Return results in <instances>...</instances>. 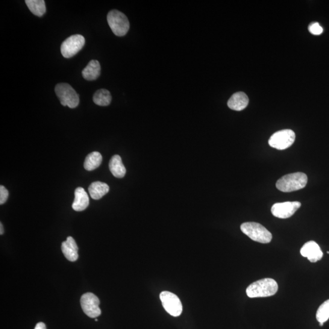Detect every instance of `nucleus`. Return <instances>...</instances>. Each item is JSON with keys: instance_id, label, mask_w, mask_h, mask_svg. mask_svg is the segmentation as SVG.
<instances>
[{"instance_id": "f257e3e1", "label": "nucleus", "mask_w": 329, "mask_h": 329, "mask_svg": "<svg viewBox=\"0 0 329 329\" xmlns=\"http://www.w3.org/2000/svg\"><path fill=\"white\" fill-rule=\"evenodd\" d=\"M278 290V285L274 279L265 278L255 282L246 289V295L250 298H265L275 295Z\"/></svg>"}, {"instance_id": "f03ea898", "label": "nucleus", "mask_w": 329, "mask_h": 329, "mask_svg": "<svg viewBox=\"0 0 329 329\" xmlns=\"http://www.w3.org/2000/svg\"><path fill=\"white\" fill-rule=\"evenodd\" d=\"M307 182V176L305 173H291L279 179L276 183V187L283 192H292L304 189L306 186Z\"/></svg>"}, {"instance_id": "7ed1b4c3", "label": "nucleus", "mask_w": 329, "mask_h": 329, "mask_svg": "<svg viewBox=\"0 0 329 329\" xmlns=\"http://www.w3.org/2000/svg\"><path fill=\"white\" fill-rule=\"evenodd\" d=\"M241 231L252 240L260 243H269L272 240V234L268 229L259 223L248 222L241 225Z\"/></svg>"}, {"instance_id": "20e7f679", "label": "nucleus", "mask_w": 329, "mask_h": 329, "mask_svg": "<svg viewBox=\"0 0 329 329\" xmlns=\"http://www.w3.org/2000/svg\"><path fill=\"white\" fill-rule=\"evenodd\" d=\"M107 20L112 31L117 36H125L130 27L129 20L125 15L117 10H113L107 14Z\"/></svg>"}, {"instance_id": "39448f33", "label": "nucleus", "mask_w": 329, "mask_h": 329, "mask_svg": "<svg viewBox=\"0 0 329 329\" xmlns=\"http://www.w3.org/2000/svg\"><path fill=\"white\" fill-rule=\"evenodd\" d=\"M55 92L61 103L64 106L74 108L79 103V97L76 90L67 83H60L56 86Z\"/></svg>"}, {"instance_id": "423d86ee", "label": "nucleus", "mask_w": 329, "mask_h": 329, "mask_svg": "<svg viewBox=\"0 0 329 329\" xmlns=\"http://www.w3.org/2000/svg\"><path fill=\"white\" fill-rule=\"evenodd\" d=\"M295 133L291 129L276 132L269 138L268 143L270 146L279 150H284L290 148L295 142Z\"/></svg>"}, {"instance_id": "0eeeda50", "label": "nucleus", "mask_w": 329, "mask_h": 329, "mask_svg": "<svg viewBox=\"0 0 329 329\" xmlns=\"http://www.w3.org/2000/svg\"><path fill=\"white\" fill-rule=\"evenodd\" d=\"M86 43L84 37L80 34L73 35L62 43L61 53L66 58L74 57L80 51Z\"/></svg>"}, {"instance_id": "6e6552de", "label": "nucleus", "mask_w": 329, "mask_h": 329, "mask_svg": "<svg viewBox=\"0 0 329 329\" xmlns=\"http://www.w3.org/2000/svg\"><path fill=\"white\" fill-rule=\"evenodd\" d=\"M160 299L164 310L170 315L177 317L181 315L183 305L175 294L166 291L160 293Z\"/></svg>"}, {"instance_id": "1a4fd4ad", "label": "nucleus", "mask_w": 329, "mask_h": 329, "mask_svg": "<svg viewBox=\"0 0 329 329\" xmlns=\"http://www.w3.org/2000/svg\"><path fill=\"white\" fill-rule=\"evenodd\" d=\"M100 301L96 296L92 293L84 294L81 298L82 310L91 318H95L101 315V310L99 308Z\"/></svg>"}, {"instance_id": "9d476101", "label": "nucleus", "mask_w": 329, "mask_h": 329, "mask_svg": "<svg viewBox=\"0 0 329 329\" xmlns=\"http://www.w3.org/2000/svg\"><path fill=\"white\" fill-rule=\"evenodd\" d=\"M301 206V202L298 201L279 202L272 205L271 213L273 215L279 218H289L292 216Z\"/></svg>"}, {"instance_id": "9b49d317", "label": "nucleus", "mask_w": 329, "mask_h": 329, "mask_svg": "<svg viewBox=\"0 0 329 329\" xmlns=\"http://www.w3.org/2000/svg\"><path fill=\"white\" fill-rule=\"evenodd\" d=\"M302 256L307 257L311 262L315 263L320 260L323 256V253L319 246L314 241H310L304 244L301 249Z\"/></svg>"}, {"instance_id": "f8f14e48", "label": "nucleus", "mask_w": 329, "mask_h": 329, "mask_svg": "<svg viewBox=\"0 0 329 329\" xmlns=\"http://www.w3.org/2000/svg\"><path fill=\"white\" fill-rule=\"evenodd\" d=\"M61 248L64 256L67 260L72 261V262L78 260V247L73 237L67 238L66 242L62 243Z\"/></svg>"}, {"instance_id": "ddd939ff", "label": "nucleus", "mask_w": 329, "mask_h": 329, "mask_svg": "<svg viewBox=\"0 0 329 329\" xmlns=\"http://www.w3.org/2000/svg\"><path fill=\"white\" fill-rule=\"evenodd\" d=\"M89 205V198L86 191L82 187H78L75 191V199L72 204L73 210L77 211L86 209Z\"/></svg>"}, {"instance_id": "4468645a", "label": "nucleus", "mask_w": 329, "mask_h": 329, "mask_svg": "<svg viewBox=\"0 0 329 329\" xmlns=\"http://www.w3.org/2000/svg\"><path fill=\"white\" fill-rule=\"evenodd\" d=\"M249 98L246 94L239 92L234 93L228 102V107L231 109L241 111L248 106Z\"/></svg>"}, {"instance_id": "2eb2a0df", "label": "nucleus", "mask_w": 329, "mask_h": 329, "mask_svg": "<svg viewBox=\"0 0 329 329\" xmlns=\"http://www.w3.org/2000/svg\"><path fill=\"white\" fill-rule=\"evenodd\" d=\"M101 66L99 62L92 60L89 62L86 68L82 72V75L87 81L96 80L100 76Z\"/></svg>"}, {"instance_id": "dca6fc26", "label": "nucleus", "mask_w": 329, "mask_h": 329, "mask_svg": "<svg viewBox=\"0 0 329 329\" xmlns=\"http://www.w3.org/2000/svg\"><path fill=\"white\" fill-rule=\"evenodd\" d=\"M109 169L115 177L122 178L126 175V170L123 163L121 157L119 155H115L109 161Z\"/></svg>"}, {"instance_id": "f3484780", "label": "nucleus", "mask_w": 329, "mask_h": 329, "mask_svg": "<svg viewBox=\"0 0 329 329\" xmlns=\"http://www.w3.org/2000/svg\"><path fill=\"white\" fill-rule=\"evenodd\" d=\"M109 191V187L107 184L101 182H94L89 187V192L91 198L95 200L100 199L102 196L106 195Z\"/></svg>"}, {"instance_id": "a211bd4d", "label": "nucleus", "mask_w": 329, "mask_h": 329, "mask_svg": "<svg viewBox=\"0 0 329 329\" xmlns=\"http://www.w3.org/2000/svg\"><path fill=\"white\" fill-rule=\"evenodd\" d=\"M102 160V155L99 152H91L85 159L84 169L87 171H93V170L98 168L100 166Z\"/></svg>"}, {"instance_id": "6ab92c4d", "label": "nucleus", "mask_w": 329, "mask_h": 329, "mask_svg": "<svg viewBox=\"0 0 329 329\" xmlns=\"http://www.w3.org/2000/svg\"><path fill=\"white\" fill-rule=\"evenodd\" d=\"M25 3L29 10L35 16L42 17L45 14V2L43 0H26Z\"/></svg>"}, {"instance_id": "aec40b11", "label": "nucleus", "mask_w": 329, "mask_h": 329, "mask_svg": "<svg viewBox=\"0 0 329 329\" xmlns=\"http://www.w3.org/2000/svg\"><path fill=\"white\" fill-rule=\"evenodd\" d=\"M93 102L100 106H107L111 104L112 96L109 91L106 89L97 90L93 97Z\"/></svg>"}, {"instance_id": "412c9836", "label": "nucleus", "mask_w": 329, "mask_h": 329, "mask_svg": "<svg viewBox=\"0 0 329 329\" xmlns=\"http://www.w3.org/2000/svg\"><path fill=\"white\" fill-rule=\"evenodd\" d=\"M316 317L319 322L324 323L329 319V299L320 305Z\"/></svg>"}, {"instance_id": "4be33fe9", "label": "nucleus", "mask_w": 329, "mask_h": 329, "mask_svg": "<svg viewBox=\"0 0 329 329\" xmlns=\"http://www.w3.org/2000/svg\"><path fill=\"white\" fill-rule=\"evenodd\" d=\"M308 30L313 35H320L322 33L323 29L318 22L311 23L308 26Z\"/></svg>"}, {"instance_id": "5701e85b", "label": "nucleus", "mask_w": 329, "mask_h": 329, "mask_svg": "<svg viewBox=\"0 0 329 329\" xmlns=\"http://www.w3.org/2000/svg\"><path fill=\"white\" fill-rule=\"evenodd\" d=\"M8 196L9 192L5 187L4 186H0V204H4L7 202Z\"/></svg>"}, {"instance_id": "b1692460", "label": "nucleus", "mask_w": 329, "mask_h": 329, "mask_svg": "<svg viewBox=\"0 0 329 329\" xmlns=\"http://www.w3.org/2000/svg\"><path fill=\"white\" fill-rule=\"evenodd\" d=\"M34 329H46V325L43 322L37 323Z\"/></svg>"}, {"instance_id": "393cba45", "label": "nucleus", "mask_w": 329, "mask_h": 329, "mask_svg": "<svg viewBox=\"0 0 329 329\" xmlns=\"http://www.w3.org/2000/svg\"><path fill=\"white\" fill-rule=\"evenodd\" d=\"M0 234L3 235L4 234V226H3L2 223H0Z\"/></svg>"}, {"instance_id": "a878e982", "label": "nucleus", "mask_w": 329, "mask_h": 329, "mask_svg": "<svg viewBox=\"0 0 329 329\" xmlns=\"http://www.w3.org/2000/svg\"><path fill=\"white\" fill-rule=\"evenodd\" d=\"M323 325H324V323H322V322H319V325H320V326H322Z\"/></svg>"}]
</instances>
